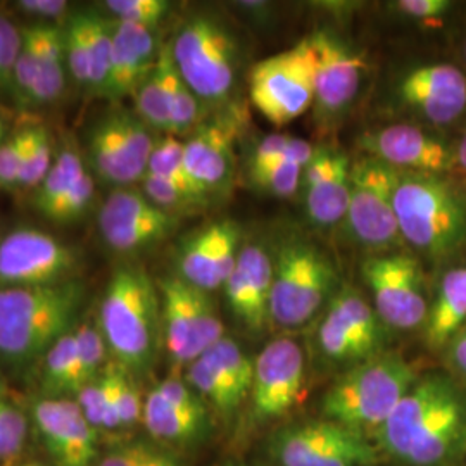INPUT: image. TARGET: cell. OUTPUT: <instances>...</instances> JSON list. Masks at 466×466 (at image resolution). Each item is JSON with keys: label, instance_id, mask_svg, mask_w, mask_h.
Returning <instances> with one entry per match:
<instances>
[{"label": "cell", "instance_id": "26", "mask_svg": "<svg viewBox=\"0 0 466 466\" xmlns=\"http://www.w3.org/2000/svg\"><path fill=\"white\" fill-rule=\"evenodd\" d=\"M466 325V263L444 271L431 298L425 342L431 350L448 348Z\"/></svg>", "mask_w": 466, "mask_h": 466}, {"label": "cell", "instance_id": "6", "mask_svg": "<svg viewBox=\"0 0 466 466\" xmlns=\"http://www.w3.org/2000/svg\"><path fill=\"white\" fill-rule=\"evenodd\" d=\"M417 380V371L404 358L379 354L333 383L323 398V415L356 432L380 431Z\"/></svg>", "mask_w": 466, "mask_h": 466}, {"label": "cell", "instance_id": "46", "mask_svg": "<svg viewBox=\"0 0 466 466\" xmlns=\"http://www.w3.org/2000/svg\"><path fill=\"white\" fill-rule=\"evenodd\" d=\"M104 7L116 21L156 30L169 13L171 4L167 0H107Z\"/></svg>", "mask_w": 466, "mask_h": 466}, {"label": "cell", "instance_id": "28", "mask_svg": "<svg viewBox=\"0 0 466 466\" xmlns=\"http://www.w3.org/2000/svg\"><path fill=\"white\" fill-rule=\"evenodd\" d=\"M142 421L154 439L167 444H187L199 437L206 415L185 411L163 398L154 387L144 400Z\"/></svg>", "mask_w": 466, "mask_h": 466}, {"label": "cell", "instance_id": "57", "mask_svg": "<svg viewBox=\"0 0 466 466\" xmlns=\"http://www.w3.org/2000/svg\"><path fill=\"white\" fill-rule=\"evenodd\" d=\"M450 360L452 368L466 379V325L450 344Z\"/></svg>", "mask_w": 466, "mask_h": 466}, {"label": "cell", "instance_id": "32", "mask_svg": "<svg viewBox=\"0 0 466 466\" xmlns=\"http://www.w3.org/2000/svg\"><path fill=\"white\" fill-rule=\"evenodd\" d=\"M185 380L202 400H209L225 417L232 415L248 400L206 356H200L187 367Z\"/></svg>", "mask_w": 466, "mask_h": 466}, {"label": "cell", "instance_id": "53", "mask_svg": "<svg viewBox=\"0 0 466 466\" xmlns=\"http://www.w3.org/2000/svg\"><path fill=\"white\" fill-rule=\"evenodd\" d=\"M289 140H290V135L285 134H271L261 138L250 156L249 171L273 167L283 161V152L287 149Z\"/></svg>", "mask_w": 466, "mask_h": 466}, {"label": "cell", "instance_id": "30", "mask_svg": "<svg viewBox=\"0 0 466 466\" xmlns=\"http://www.w3.org/2000/svg\"><path fill=\"white\" fill-rule=\"evenodd\" d=\"M42 25V63L30 106H47L61 99L66 85L67 63L65 28Z\"/></svg>", "mask_w": 466, "mask_h": 466}, {"label": "cell", "instance_id": "13", "mask_svg": "<svg viewBox=\"0 0 466 466\" xmlns=\"http://www.w3.org/2000/svg\"><path fill=\"white\" fill-rule=\"evenodd\" d=\"M300 42L311 66L315 115L318 119L333 121L358 97L367 73L365 59L350 49L348 42L327 30H317Z\"/></svg>", "mask_w": 466, "mask_h": 466}, {"label": "cell", "instance_id": "45", "mask_svg": "<svg viewBox=\"0 0 466 466\" xmlns=\"http://www.w3.org/2000/svg\"><path fill=\"white\" fill-rule=\"evenodd\" d=\"M249 178L256 188L268 196L287 199L300 192L302 167L283 159L273 167L249 171Z\"/></svg>", "mask_w": 466, "mask_h": 466}, {"label": "cell", "instance_id": "34", "mask_svg": "<svg viewBox=\"0 0 466 466\" xmlns=\"http://www.w3.org/2000/svg\"><path fill=\"white\" fill-rule=\"evenodd\" d=\"M167 46V99H169V135L196 132L204 115V104L188 88L178 69L175 67L169 44Z\"/></svg>", "mask_w": 466, "mask_h": 466}, {"label": "cell", "instance_id": "9", "mask_svg": "<svg viewBox=\"0 0 466 466\" xmlns=\"http://www.w3.org/2000/svg\"><path fill=\"white\" fill-rule=\"evenodd\" d=\"M361 269L373 309L387 329L400 332L423 329L431 296L423 268L413 252L373 254Z\"/></svg>", "mask_w": 466, "mask_h": 466}, {"label": "cell", "instance_id": "16", "mask_svg": "<svg viewBox=\"0 0 466 466\" xmlns=\"http://www.w3.org/2000/svg\"><path fill=\"white\" fill-rule=\"evenodd\" d=\"M180 218L156 208L140 188H115L100 206L99 230L104 244L119 254L150 249L167 240Z\"/></svg>", "mask_w": 466, "mask_h": 466}, {"label": "cell", "instance_id": "54", "mask_svg": "<svg viewBox=\"0 0 466 466\" xmlns=\"http://www.w3.org/2000/svg\"><path fill=\"white\" fill-rule=\"evenodd\" d=\"M157 451L146 442H134L109 452L97 466H147Z\"/></svg>", "mask_w": 466, "mask_h": 466}, {"label": "cell", "instance_id": "4", "mask_svg": "<svg viewBox=\"0 0 466 466\" xmlns=\"http://www.w3.org/2000/svg\"><path fill=\"white\" fill-rule=\"evenodd\" d=\"M97 323L117 367L146 373L156 361L163 337L157 285L140 267H119L100 299Z\"/></svg>", "mask_w": 466, "mask_h": 466}, {"label": "cell", "instance_id": "36", "mask_svg": "<svg viewBox=\"0 0 466 466\" xmlns=\"http://www.w3.org/2000/svg\"><path fill=\"white\" fill-rule=\"evenodd\" d=\"M86 30H88V54H90L88 90L100 97L111 71L113 19L97 15L96 11H86Z\"/></svg>", "mask_w": 466, "mask_h": 466}, {"label": "cell", "instance_id": "11", "mask_svg": "<svg viewBox=\"0 0 466 466\" xmlns=\"http://www.w3.org/2000/svg\"><path fill=\"white\" fill-rule=\"evenodd\" d=\"M156 142L152 130L137 113L116 107L88 130L86 159L104 184L132 187L147 175Z\"/></svg>", "mask_w": 466, "mask_h": 466}, {"label": "cell", "instance_id": "42", "mask_svg": "<svg viewBox=\"0 0 466 466\" xmlns=\"http://www.w3.org/2000/svg\"><path fill=\"white\" fill-rule=\"evenodd\" d=\"M140 184V190L146 194V198L167 215L180 218L206 206V202L198 196L167 178L147 173Z\"/></svg>", "mask_w": 466, "mask_h": 466}, {"label": "cell", "instance_id": "49", "mask_svg": "<svg viewBox=\"0 0 466 466\" xmlns=\"http://www.w3.org/2000/svg\"><path fill=\"white\" fill-rule=\"evenodd\" d=\"M23 44V30L0 13V92H13V75Z\"/></svg>", "mask_w": 466, "mask_h": 466}, {"label": "cell", "instance_id": "5", "mask_svg": "<svg viewBox=\"0 0 466 466\" xmlns=\"http://www.w3.org/2000/svg\"><path fill=\"white\" fill-rule=\"evenodd\" d=\"M273 285L269 323L299 330L327 311L340 287L332 258L304 233L289 232L271 248Z\"/></svg>", "mask_w": 466, "mask_h": 466}, {"label": "cell", "instance_id": "47", "mask_svg": "<svg viewBox=\"0 0 466 466\" xmlns=\"http://www.w3.org/2000/svg\"><path fill=\"white\" fill-rule=\"evenodd\" d=\"M96 198V180L90 171H86L84 178L73 187V190L67 194L63 202L57 206V209L49 218L54 223H76L90 211Z\"/></svg>", "mask_w": 466, "mask_h": 466}, {"label": "cell", "instance_id": "38", "mask_svg": "<svg viewBox=\"0 0 466 466\" xmlns=\"http://www.w3.org/2000/svg\"><path fill=\"white\" fill-rule=\"evenodd\" d=\"M75 333V344L76 354L80 361V371L84 387L86 383L97 380L100 375L106 371V358H107V344L104 340V335L100 332L97 317H86L78 319V323L73 329Z\"/></svg>", "mask_w": 466, "mask_h": 466}, {"label": "cell", "instance_id": "55", "mask_svg": "<svg viewBox=\"0 0 466 466\" xmlns=\"http://www.w3.org/2000/svg\"><path fill=\"white\" fill-rule=\"evenodd\" d=\"M17 9L35 19H44L54 25V21L66 17L69 4L66 0H21L17 2Z\"/></svg>", "mask_w": 466, "mask_h": 466}, {"label": "cell", "instance_id": "29", "mask_svg": "<svg viewBox=\"0 0 466 466\" xmlns=\"http://www.w3.org/2000/svg\"><path fill=\"white\" fill-rule=\"evenodd\" d=\"M73 329L50 348L40 363V385L46 398L71 400L84 389Z\"/></svg>", "mask_w": 466, "mask_h": 466}, {"label": "cell", "instance_id": "18", "mask_svg": "<svg viewBox=\"0 0 466 466\" xmlns=\"http://www.w3.org/2000/svg\"><path fill=\"white\" fill-rule=\"evenodd\" d=\"M398 104L433 128H444L466 111V75L454 65L413 67L394 88Z\"/></svg>", "mask_w": 466, "mask_h": 466}, {"label": "cell", "instance_id": "15", "mask_svg": "<svg viewBox=\"0 0 466 466\" xmlns=\"http://www.w3.org/2000/svg\"><path fill=\"white\" fill-rule=\"evenodd\" d=\"M78 252L50 233L19 228L0 240V285L36 287L75 279Z\"/></svg>", "mask_w": 466, "mask_h": 466}, {"label": "cell", "instance_id": "3", "mask_svg": "<svg viewBox=\"0 0 466 466\" xmlns=\"http://www.w3.org/2000/svg\"><path fill=\"white\" fill-rule=\"evenodd\" d=\"M394 211L413 254L442 263L466 246V190L448 175L396 171Z\"/></svg>", "mask_w": 466, "mask_h": 466}, {"label": "cell", "instance_id": "39", "mask_svg": "<svg viewBox=\"0 0 466 466\" xmlns=\"http://www.w3.org/2000/svg\"><path fill=\"white\" fill-rule=\"evenodd\" d=\"M54 146L52 137L46 127H28V142L25 149V159L19 175L17 190L35 192L44 178L47 177L54 163Z\"/></svg>", "mask_w": 466, "mask_h": 466}, {"label": "cell", "instance_id": "41", "mask_svg": "<svg viewBox=\"0 0 466 466\" xmlns=\"http://www.w3.org/2000/svg\"><path fill=\"white\" fill-rule=\"evenodd\" d=\"M202 356H206L211 363H215L230 379V382L246 398H249L252 380H254V361L248 356V352L240 348L238 342H235L232 337L225 335Z\"/></svg>", "mask_w": 466, "mask_h": 466}, {"label": "cell", "instance_id": "59", "mask_svg": "<svg viewBox=\"0 0 466 466\" xmlns=\"http://www.w3.org/2000/svg\"><path fill=\"white\" fill-rule=\"evenodd\" d=\"M147 466H180V461L175 456L167 454V452L157 451L156 456L150 460V463Z\"/></svg>", "mask_w": 466, "mask_h": 466}, {"label": "cell", "instance_id": "37", "mask_svg": "<svg viewBox=\"0 0 466 466\" xmlns=\"http://www.w3.org/2000/svg\"><path fill=\"white\" fill-rule=\"evenodd\" d=\"M42 63V25L23 28V44L13 75V94L19 104L30 106Z\"/></svg>", "mask_w": 466, "mask_h": 466}, {"label": "cell", "instance_id": "20", "mask_svg": "<svg viewBox=\"0 0 466 466\" xmlns=\"http://www.w3.org/2000/svg\"><path fill=\"white\" fill-rule=\"evenodd\" d=\"M306 380L304 350L290 337L269 342L254 361L250 400L259 420L287 415L300 400Z\"/></svg>", "mask_w": 466, "mask_h": 466}, {"label": "cell", "instance_id": "21", "mask_svg": "<svg viewBox=\"0 0 466 466\" xmlns=\"http://www.w3.org/2000/svg\"><path fill=\"white\" fill-rule=\"evenodd\" d=\"M242 244V228L237 221H211L182 240L177 252V277L204 292L218 290L237 265Z\"/></svg>", "mask_w": 466, "mask_h": 466}, {"label": "cell", "instance_id": "58", "mask_svg": "<svg viewBox=\"0 0 466 466\" xmlns=\"http://www.w3.org/2000/svg\"><path fill=\"white\" fill-rule=\"evenodd\" d=\"M454 154H456L454 169H458L461 173V177L466 180V127L463 134H461L460 142L454 146Z\"/></svg>", "mask_w": 466, "mask_h": 466}, {"label": "cell", "instance_id": "23", "mask_svg": "<svg viewBox=\"0 0 466 466\" xmlns=\"http://www.w3.org/2000/svg\"><path fill=\"white\" fill-rule=\"evenodd\" d=\"M237 125L228 119L202 123L184 142L188 178L204 199L223 198L232 190L235 178Z\"/></svg>", "mask_w": 466, "mask_h": 466}, {"label": "cell", "instance_id": "50", "mask_svg": "<svg viewBox=\"0 0 466 466\" xmlns=\"http://www.w3.org/2000/svg\"><path fill=\"white\" fill-rule=\"evenodd\" d=\"M113 373H115L119 427L128 429V427H134L135 423L142 418L144 400L140 398L137 385L132 382L130 373H127L123 368L119 367H113Z\"/></svg>", "mask_w": 466, "mask_h": 466}, {"label": "cell", "instance_id": "61", "mask_svg": "<svg viewBox=\"0 0 466 466\" xmlns=\"http://www.w3.org/2000/svg\"><path fill=\"white\" fill-rule=\"evenodd\" d=\"M23 466H38V465H34V463H32V465H23Z\"/></svg>", "mask_w": 466, "mask_h": 466}, {"label": "cell", "instance_id": "10", "mask_svg": "<svg viewBox=\"0 0 466 466\" xmlns=\"http://www.w3.org/2000/svg\"><path fill=\"white\" fill-rule=\"evenodd\" d=\"M163 339L173 368H187L225 337L217 306L204 292L171 275L157 280Z\"/></svg>", "mask_w": 466, "mask_h": 466}, {"label": "cell", "instance_id": "62", "mask_svg": "<svg viewBox=\"0 0 466 466\" xmlns=\"http://www.w3.org/2000/svg\"><path fill=\"white\" fill-rule=\"evenodd\" d=\"M465 56H466V46H465Z\"/></svg>", "mask_w": 466, "mask_h": 466}, {"label": "cell", "instance_id": "14", "mask_svg": "<svg viewBox=\"0 0 466 466\" xmlns=\"http://www.w3.org/2000/svg\"><path fill=\"white\" fill-rule=\"evenodd\" d=\"M383 327L373 306L356 289L342 287L319 323L318 346L332 363L356 367L380 354Z\"/></svg>", "mask_w": 466, "mask_h": 466}, {"label": "cell", "instance_id": "7", "mask_svg": "<svg viewBox=\"0 0 466 466\" xmlns=\"http://www.w3.org/2000/svg\"><path fill=\"white\" fill-rule=\"evenodd\" d=\"M175 67L204 106L232 97L238 73V46L228 26L211 15H194L169 42Z\"/></svg>", "mask_w": 466, "mask_h": 466}, {"label": "cell", "instance_id": "25", "mask_svg": "<svg viewBox=\"0 0 466 466\" xmlns=\"http://www.w3.org/2000/svg\"><path fill=\"white\" fill-rule=\"evenodd\" d=\"M161 49L156 30L113 19L111 71L100 97L111 102L134 97L157 65Z\"/></svg>", "mask_w": 466, "mask_h": 466}, {"label": "cell", "instance_id": "52", "mask_svg": "<svg viewBox=\"0 0 466 466\" xmlns=\"http://www.w3.org/2000/svg\"><path fill=\"white\" fill-rule=\"evenodd\" d=\"M452 5L450 0H400L394 4V9L418 23H432L446 16Z\"/></svg>", "mask_w": 466, "mask_h": 466}, {"label": "cell", "instance_id": "2", "mask_svg": "<svg viewBox=\"0 0 466 466\" xmlns=\"http://www.w3.org/2000/svg\"><path fill=\"white\" fill-rule=\"evenodd\" d=\"M82 280L36 287H0V363L23 375L42 363L50 348L69 332L84 306Z\"/></svg>", "mask_w": 466, "mask_h": 466}, {"label": "cell", "instance_id": "1", "mask_svg": "<svg viewBox=\"0 0 466 466\" xmlns=\"http://www.w3.org/2000/svg\"><path fill=\"white\" fill-rule=\"evenodd\" d=\"M383 448L410 466H450L466 452V389L444 373L418 377L380 429Z\"/></svg>", "mask_w": 466, "mask_h": 466}, {"label": "cell", "instance_id": "48", "mask_svg": "<svg viewBox=\"0 0 466 466\" xmlns=\"http://www.w3.org/2000/svg\"><path fill=\"white\" fill-rule=\"evenodd\" d=\"M28 142V127L0 144V190H17Z\"/></svg>", "mask_w": 466, "mask_h": 466}, {"label": "cell", "instance_id": "31", "mask_svg": "<svg viewBox=\"0 0 466 466\" xmlns=\"http://www.w3.org/2000/svg\"><path fill=\"white\" fill-rule=\"evenodd\" d=\"M86 171L88 169L85 167L82 154L71 142H65L56 154L47 177L34 192L36 211L49 219L57 206L73 190V187L84 178Z\"/></svg>", "mask_w": 466, "mask_h": 466}, {"label": "cell", "instance_id": "35", "mask_svg": "<svg viewBox=\"0 0 466 466\" xmlns=\"http://www.w3.org/2000/svg\"><path fill=\"white\" fill-rule=\"evenodd\" d=\"M76 402L80 404L88 423L99 431H116L119 427L117 417L116 390L113 367L106 368L97 380L86 383L78 392Z\"/></svg>", "mask_w": 466, "mask_h": 466}, {"label": "cell", "instance_id": "43", "mask_svg": "<svg viewBox=\"0 0 466 466\" xmlns=\"http://www.w3.org/2000/svg\"><path fill=\"white\" fill-rule=\"evenodd\" d=\"M65 28L67 71L75 84L88 88L90 84V54H88V30L86 11L67 17Z\"/></svg>", "mask_w": 466, "mask_h": 466}, {"label": "cell", "instance_id": "56", "mask_svg": "<svg viewBox=\"0 0 466 466\" xmlns=\"http://www.w3.org/2000/svg\"><path fill=\"white\" fill-rule=\"evenodd\" d=\"M315 152H317V147H313L311 142L302 140V138H296V137H290V140L287 144V149L283 152V159L289 161V163H294V165H298V167L304 169V167L311 163Z\"/></svg>", "mask_w": 466, "mask_h": 466}, {"label": "cell", "instance_id": "12", "mask_svg": "<svg viewBox=\"0 0 466 466\" xmlns=\"http://www.w3.org/2000/svg\"><path fill=\"white\" fill-rule=\"evenodd\" d=\"M249 96L254 107L277 128L313 107V76L302 42L252 66Z\"/></svg>", "mask_w": 466, "mask_h": 466}, {"label": "cell", "instance_id": "51", "mask_svg": "<svg viewBox=\"0 0 466 466\" xmlns=\"http://www.w3.org/2000/svg\"><path fill=\"white\" fill-rule=\"evenodd\" d=\"M156 390L163 398H167L169 402H173L175 406L182 408L185 411L206 415L202 398L187 383V380L180 379L178 375H171V377L165 379L163 382L156 387Z\"/></svg>", "mask_w": 466, "mask_h": 466}, {"label": "cell", "instance_id": "19", "mask_svg": "<svg viewBox=\"0 0 466 466\" xmlns=\"http://www.w3.org/2000/svg\"><path fill=\"white\" fill-rule=\"evenodd\" d=\"M363 156H370L396 171L448 175L454 171V146L441 135L418 125L398 123L368 132L360 140Z\"/></svg>", "mask_w": 466, "mask_h": 466}, {"label": "cell", "instance_id": "24", "mask_svg": "<svg viewBox=\"0 0 466 466\" xmlns=\"http://www.w3.org/2000/svg\"><path fill=\"white\" fill-rule=\"evenodd\" d=\"M273 285V256L263 242L244 240L237 265L223 285L235 318L250 332L259 333L269 323Z\"/></svg>", "mask_w": 466, "mask_h": 466}, {"label": "cell", "instance_id": "44", "mask_svg": "<svg viewBox=\"0 0 466 466\" xmlns=\"http://www.w3.org/2000/svg\"><path fill=\"white\" fill-rule=\"evenodd\" d=\"M28 421L13 402L0 398V466H17L26 441Z\"/></svg>", "mask_w": 466, "mask_h": 466}, {"label": "cell", "instance_id": "60", "mask_svg": "<svg viewBox=\"0 0 466 466\" xmlns=\"http://www.w3.org/2000/svg\"><path fill=\"white\" fill-rule=\"evenodd\" d=\"M2 137H4V123H2V119H0V144L4 142V140H2Z\"/></svg>", "mask_w": 466, "mask_h": 466}, {"label": "cell", "instance_id": "22", "mask_svg": "<svg viewBox=\"0 0 466 466\" xmlns=\"http://www.w3.org/2000/svg\"><path fill=\"white\" fill-rule=\"evenodd\" d=\"M34 423L56 466H92L97 456L96 429L76 400L42 398L32 408Z\"/></svg>", "mask_w": 466, "mask_h": 466}, {"label": "cell", "instance_id": "27", "mask_svg": "<svg viewBox=\"0 0 466 466\" xmlns=\"http://www.w3.org/2000/svg\"><path fill=\"white\" fill-rule=\"evenodd\" d=\"M350 165L348 154L337 152L332 171L319 184L300 192L304 213L319 230H333L344 225L350 209Z\"/></svg>", "mask_w": 466, "mask_h": 466}, {"label": "cell", "instance_id": "33", "mask_svg": "<svg viewBox=\"0 0 466 466\" xmlns=\"http://www.w3.org/2000/svg\"><path fill=\"white\" fill-rule=\"evenodd\" d=\"M167 46L165 44L157 65L134 94L135 113L150 130L169 135V99L167 80Z\"/></svg>", "mask_w": 466, "mask_h": 466}, {"label": "cell", "instance_id": "8", "mask_svg": "<svg viewBox=\"0 0 466 466\" xmlns=\"http://www.w3.org/2000/svg\"><path fill=\"white\" fill-rule=\"evenodd\" d=\"M394 180L396 169L370 156L350 165V209L342 227L371 256L404 248L394 211Z\"/></svg>", "mask_w": 466, "mask_h": 466}, {"label": "cell", "instance_id": "17", "mask_svg": "<svg viewBox=\"0 0 466 466\" xmlns=\"http://www.w3.org/2000/svg\"><path fill=\"white\" fill-rule=\"evenodd\" d=\"M275 451L282 466H368L375 458L363 433L330 420L287 429Z\"/></svg>", "mask_w": 466, "mask_h": 466}, {"label": "cell", "instance_id": "40", "mask_svg": "<svg viewBox=\"0 0 466 466\" xmlns=\"http://www.w3.org/2000/svg\"><path fill=\"white\" fill-rule=\"evenodd\" d=\"M147 173L184 187L185 190L192 192L194 196H198L208 204V200L200 196L188 178V173L185 167L184 142L178 140L175 135H165L163 138H157L154 150L150 154Z\"/></svg>", "mask_w": 466, "mask_h": 466}]
</instances>
